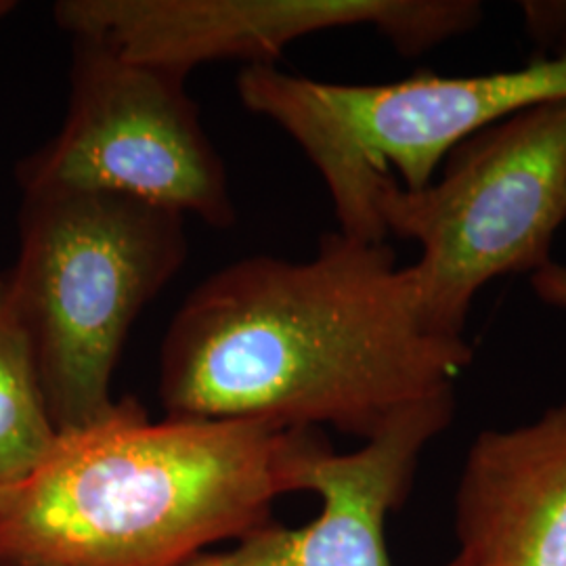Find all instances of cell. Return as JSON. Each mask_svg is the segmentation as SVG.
Returning a JSON list of instances; mask_svg holds the SVG:
<instances>
[{"label": "cell", "instance_id": "cell-1", "mask_svg": "<svg viewBox=\"0 0 566 566\" xmlns=\"http://www.w3.org/2000/svg\"><path fill=\"white\" fill-rule=\"evenodd\" d=\"M470 364L465 338L428 327L392 248L336 231L308 261L252 256L200 283L164 338L160 397L168 418L332 426L367 441L453 390Z\"/></svg>", "mask_w": 566, "mask_h": 566}, {"label": "cell", "instance_id": "cell-2", "mask_svg": "<svg viewBox=\"0 0 566 566\" xmlns=\"http://www.w3.org/2000/svg\"><path fill=\"white\" fill-rule=\"evenodd\" d=\"M306 428L261 420L151 422L120 399L99 424L60 434L0 497V566H187L206 547L271 525L296 491Z\"/></svg>", "mask_w": 566, "mask_h": 566}, {"label": "cell", "instance_id": "cell-3", "mask_svg": "<svg viewBox=\"0 0 566 566\" xmlns=\"http://www.w3.org/2000/svg\"><path fill=\"white\" fill-rule=\"evenodd\" d=\"M185 217L103 191L25 193L4 273L60 434L99 424L135 319L181 269Z\"/></svg>", "mask_w": 566, "mask_h": 566}, {"label": "cell", "instance_id": "cell-4", "mask_svg": "<svg viewBox=\"0 0 566 566\" xmlns=\"http://www.w3.org/2000/svg\"><path fill=\"white\" fill-rule=\"evenodd\" d=\"M243 105L275 122L322 175L340 233L385 242L378 187L401 177L424 189L447 156L486 126L539 103L566 99V49L518 70L386 84H338L248 65L238 78Z\"/></svg>", "mask_w": 566, "mask_h": 566}, {"label": "cell", "instance_id": "cell-5", "mask_svg": "<svg viewBox=\"0 0 566 566\" xmlns=\"http://www.w3.org/2000/svg\"><path fill=\"white\" fill-rule=\"evenodd\" d=\"M446 160L443 177L424 189L380 182L376 210L386 233L422 248L409 266L428 327L464 338L481 287L552 263L566 221V99L486 126Z\"/></svg>", "mask_w": 566, "mask_h": 566}, {"label": "cell", "instance_id": "cell-6", "mask_svg": "<svg viewBox=\"0 0 566 566\" xmlns=\"http://www.w3.org/2000/svg\"><path fill=\"white\" fill-rule=\"evenodd\" d=\"M67 116L55 139L20 164L21 193L103 191L235 223L223 158L203 130L185 78L74 39Z\"/></svg>", "mask_w": 566, "mask_h": 566}, {"label": "cell", "instance_id": "cell-7", "mask_svg": "<svg viewBox=\"0 0 566 566\" xmlns=\"http://www.w3.org/2000/svg\"><path fill=\"white\" fill-rule=\"evenodd\" d=\"M55 20L72 39H97L124 57L185 78L210 61L271 65L303 36L374 25L403 55L465 34L474 0H63Z\"/></svg>", "mask_w": 566, "mask_h": 566}, {"label": "cell", "instance_id": "cell-8", "mask_svg": "<svg viewBox=\"0 0 566 566\" xmlns=\"http://www.w3.org/2000/svg\"><path fill=\"white\" fill-rule=\"evenodd\" d=\"M453 413L455 395L447 390L407 407L361 449L344 455L319 430H304L294 483L296 491L322 497L319 516L296 528L271 523L187 566H392L386 518L403 504L420 455L451 424Z\"/></svg>", "mask_w": 566, "mask_h": 566}, {"label": "cell", "instance_id": "cell-9", "mask_svg": "<svg viewBox=\"0 0 566 566\" xmlns=\"http://www.w3.org/2000/svg\"><path fill=\"white\" fill-rule=\"evenodd\" d=\"M453 566H566V399L483 430L455 493Z\"/></svg>", "mask_w": 566, "mask_h": 566}, {"label": "cell", "instance_id": "cell-10", "mask_svg": "<svg viewBox=\"0 0 566 566\" xmlns=\"http://www.w3.org/2000/svg\"><path fill=\"white\" fill-rule=\"evenodd\" d=\"M57 441L32 346L0 275V497L28 481Z\"/></svg>", "mask_w": 566, "mask_h": 566}, {"label": "cell", "instance_id": "cell-11", "mask_svg": "<svg viewBox=\"0 0 566 566\" xmlns=\"http://www.w3.org/2000/svg\"><path fill=\"white\" fill-rule=\"evenodd\" d=\"M531 285L535 294L547 304L566 308V266L565 264H546L544 269L531 275Z\"/></svg>", "mask_w": 566, "mask_h": 566}, {"label": "cell", "instance_id": "cell-12", "mask_svg": "<svg viewBox=\"0 0 566 566\" xmlns=\"http://www.w3.org/2000/svg\"><path fill=\"white\" fill-rule=\"evenodd\" d=\"M13 9H15V2H11V0H0V20H2L4 15H9Z\"/></svg>", "mask_w": 566, "mask_h": 566}]
</instances>
